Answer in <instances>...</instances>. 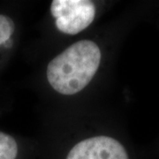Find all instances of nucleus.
<instances>
[{
	"mask_svg": "<svg viewBox=\"0 0 159 159\" xmlns=\"http://www.w3.org/2000/svg\"><path fill=\"white\" fill-rule=\"evenodd\" d=\"M101 62V51L90 40H81L55 57L47 67V79L52 89L71 96L77 94L95 76Z\"/></svg>",
	"mask_w": 159,
	"mask_h": 159,
	"instance_id": "1",
	"label": "nucleus"
},
{
	"mask_svg": "<svg viewBox=\"0 0 159 159\" xmlns=\"http://www.w3.org/2000/svg\"><path fill=\"white\" fill-rule=\"evenodd\" d=\"M51 12L56 19V26L60 32L76 34L93 22L96 6L89 0H54Z\"/></svg>",
	"mask_w": 159,
	"mask_h": 159,
	"instance_id": "2",
	"label": "nucleus"
},
{
	"mask_svg": "<svg viewBox=\"0 0 159 159\" xmlns=\"http://www.w3.org/2000/svg\"><path fill=\"white\" fill-rule=\"evenodd\" d=\"M66 159H129V157L124 146L114 138L96 136L74 145Z\"/></svg>",
	"mask_w": 159,
	"mask_h": 159,
	"instance_id": "3",
	"label": "nucleus"
},
{
	"mask_svg": "<svg viewBox=\"0 0 159 159\" xmlns=\"http://www.w3.org/2000/svg\"><path fill=\"white\" fill-rule=\"evenodd\" d=\"M19 148L15 139L0 132V159H17Z\"/></svg>",
	"mask_w": 159,
	"mask_h": 159,
	"instance_id": "4",
	"label": "nucleus"
},
{
	"mask_svg": "<svg viewBox=\"0 0 159 159\" xmlns=\"http://www.w3.org/2000/svg\"><path fill=\"white\" fill-rule=\"evenodd\" d=\"M15 25L11 18L0 15V45L5 44L14 32Z\"/></svg>",
	"mask_w": 159,
	"mask_h": 159,
	"instance_id": "5",
	"label": "nucleus"
}]
</instances>
